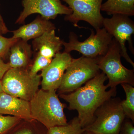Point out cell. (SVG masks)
Segmentation results:
<instances>
[{
  "instance_id": "6da1fadb",
  "label": "cell",
  "mask_w": 134,
  "mask_h": 134,
  "mask_svg": "<svg viewBox=\"0 0 134 134\" xmlns=\"http://www.w3.org/2000/svg\"><path fill=\"white\" fill-rule=\"evenodd\" d=\"M107 77L103 72L86 82L85 85L68 94H60V97L69 103L70 110H76L82 128L91 125L95 119L96 110L107 100L114 97L117 88L104 85Z\"/></svg>"
},
{
  "instance_id": "7a4b0ae2",
  "label": "cell",
  "mask_w": 134,
  "mask_h": 134,
  "mask_svg": "<svg viewBox=\"0 0 134 134\" xmlns=\"http://www.w3.org/2000/svg\"><path fill=\"white\" fill-rule=\"evenodd\" d=\"M56 91L40 90L30 101L32 119L47 129L68 124L64 112L65 104L60 102Z\"/></svg>"
},
{
  "instance_id": "3957f363",
  "label": "cell",
  "mask_w": 134,
  "mask_h": 134,
  "mask_svg": "<svg viewBox=\"0 0 134 134\" xmlns=\"http://www.w3.org/2000/svg\"><path fill=\"white\" fill-rule=\"evenodd\" d=\"M41 75H32L25 68H10L2 79L5 93L30 102L38 91Z\"/></svg>"
},
{
  "instance_id": "277c9868",
  "label": "cell",
  "mask_w": 134,
  "mask_h": 134,
  "mask_svg": "<svg viewBox=\"0 0 134 134\" xmlns=\"http://www.w3.org/2000/svg\"><path fill=\"white\" fill-rule=\"evenodd\" d=\"M121 57L119 44L113 38L105 54L98 59L99 68L108 79V88H115L123 83L134 86V69L125 68L122 65Z\"/></svg>"
},
{
  "instance_id": "5b68a950",
  "label": "cell",
  "mask_w": 134,
  "mask_h": 134,
  "mask_svg": "<svg viewBox=\"0 0 134 134\" xmlns=\"http://www.w3.org/2000/svg\"><path fill=\"white\" fill-rule=\"evenodd\" d=\"M121 101L112 97L103 103L96 110L93 122L84 130L93 134H119L126 117Z\"/></svg>"
},
{
  "instance_id": "8992f818",
  "label": "cell",
  "mask_w": 134,
  "mask_h": 134,
  "mask_svg": "<svg viewBox=\"0 0 134 134\" xmlns=\"http://www.w3.org/2000/svg\"><path fill=\"white\" fill-rule=\"evenodd\" d=\"M98 59L99 57L90 58L83 55L77 59L73 58L63 75L58 88L59 93L74 91L99 74Z\"/></svg>"
},
{
  "instance_id": "52a82bcc",
  "label": "cell",
  "mask_w": 134,
  "mask_h": 134,
  "mask_svg": "<svg viewBox=\"0 0 134 134\" xmlns=\"http://www.w3.org/2000/svg\"><path fill=\"white\" fill-rule=\"evenodd\" d=\"M95 33L91 30L90 36L83 41H79L76 34L70 32L69 41H63V45L65 47L64 52L70 53L76 51L87 58H96L103 56L108 51L109 46L113 37L104 28L96 30Z\"/></svg>"
},
{
  "instance_id": "ba28073f",
  "label": "cell",
  "mask_w": 134,
  "mask_h": 134,
  "mask_svg": "<svg viewBox=\"0 0 134 134\" xmlns=\"http://www.w3.org/2000/svg\"><path fill=\"white\" fill-rule=\"evenodd\" d=\"M111 18H104L103 28L119 43L121 55L134 68V63L128 54L126 46L127 41L130 50L134 53L132 36L134 33V23L128 16L121 14L112 15Z\"/></svg>"
},
{
  "instance_id": "9c48e42d",
  "label": "cell",
  "mask_w": 134,
  "mask_h": 134,
  "mask_svg": "<svg viewBox=\"0 0 134 134\" xmlns=\"http://www.w3.org/2000/svg\"><path fill=\"white\" fill-rule=\"evenodd\" d=\"M69 5L72 13L66 15L65 19L72 23L75 27L81 21L88 23L96 30L103 26L104 18L101 13L103 0H63Z\"/></svg>"
},
{
  "instance_id": "30bf717a",
  "label": "cell",
  "mask_w": 134,
  "mask_h": 134,
  "mask_svg": "<svg viewBox=\"0 0 134 134\" xmlns=\"http://www.w3.org/2000/svg\"><path fill=\"white\" fill-rule=\"evenodd\" d=\"M23 11L16 24H21L30 15L38 14L46 20L55 19L58 15L71 14V9L63 5L61 0H23Z\"/></svg>"
},
{
  "instance_id": "8fae6325",
  "label": "cell",
  "mask_w": 134,
  "mask_h": 134,
  "mask_svg": "<svg viewBox=\"0 0 134 134\" xmlns=\"http://www.w3.org/2000/svg\"><path fill=\"white\" fill-rule=\"evenodd\" d=\"M72 59L69 53L63 52L56 54L50 64L41 70L42 90H56L59 88L64 73Z\"/></svg>"
},
{
  "instance_id": "7c38bea8",
  "label": "cell",
  "mask_w": 134,
  "mask_h": 134,
  "mask_svg": "<svg viewBox=\"0 0 134 134\" xmlns=\"http://www.w3.org/2000/svg\"><path fill=\"white\" fill-rule=\"evenodd\" d=\"M0 114L12 115L29 121L33 120L29 101L4 92L0 95Z\"/></svg>"
},
{
  "instance_id": "4fadbf2b",
  "label": "cell",
  "mask_w": 134,
  "mask_h": 134,
  "mask_svg": "<svg viewBox=\"0 0 134 134\" xmlns=\"http://www.w3.org/2000/svg\"><path fill=\"white\" fill-rule=\"evenodd\" d=\"M33 50L37 52V56L52 60L56 54L62 48L63 40L56 36L55 30L47 31L34 39Z\"/></svg>"
},
{
  "instance_id": "5bb4252c",
  "label": "cell",
  "mask_w": 134,
  "mask_h": 134,
  "mask_svg": "<svg viewBox=\"0 0 134 134\" xmlns=\"http://www.w3.org/2000/svg\"><path fill=\"white\" fill-rule=\"evenodd\" d=\"M55 30V25L49 20L38 15L31 23L24 25L19 29L13 31L14 38L21 39L27 42L37 38L47 31Z\"/></svg>"
},
{
  "instance_id": "9a60e30c",
  "label": "cell",
  "mask_w": 134,
  "mask_h": 134,
  "mask_svg": "<svg viewBox=\"0 0 134 134\" xmlns=\"http://www.w3.org/2000/svg\"><path fill=\"white\" fill-rule=\"evenodd\" d=\"M9 65L11 68H25L32 54L31 45L18 39L10 49Z\"/></svg>"
},
{
  "instance_id": "2e32d148",
  "label": "cell",
  "mask_w": 134,
  "mask_h": 134,
  "mask_svg": "<svg viewBox=\"0 0 134 134\" xmlns=\"http://www.w3.org/2000/svg\"><path fill=\"white\" fill-rule=\"evenodd\" d=\"M101 10L108 15H134V0H107L102 4Z\"/></svg>"
},
{
  "instance_id": "e0dca14e",
  "label": "cell",
  "mask_w": 134,
  "mask_h": 134,
  "mask_svg": "<svg viewBox=\"0 0 134 134\" xmlns=\"http://www.w3.org/2000/svg\"><path fill=\"white\" fill-rule=\"evenodd\" d=\"M126 95L125 100H121V105L126 117L134 122V88L129 84H121Z\"/></svg>"
},
{
  "instance_id": "ac0fdd59",
  "label": "cell",
  "mask_w": 134,
  "mask_h": 134,
  "mask_svg": "<svg viewBox=\"0 0 134 134\" xmlns=\"http://www.w3.org/2000/svg\"><path fill=\"white\" fill-rule=\"evenodd\" d=\"M84 131L79 119L76 117L68 125L50 128L47 132L48 134H82Z\"/></svg>"
},
{
  "instance_id": "d6986e66",
  "label": "cell",
  "mask_w": 134,
  "mask_h": 134,
  "mask_svg": "<svg viewBox=\"0 0 134 134\" xmlns=\"http://www.w3.org/2000/svg\"><path fill=\"white\" fill-rule=\"evenodd\" d=\"M21 119L14 116H4L0 114V134H4L20 122Z\"/></svg>"
},
{
  "instance_id": "ffe728a7",
  "label": "cell",
  "mask_w": 134,
  "mask_h": 134,
  "mask_svg": "<svg viewBox=\"0 0 134 134\" xmlns=\"http://www.w3.org/2000/svg\"><path fill=\"white\" fill-rule=\"evenodd\" d=\"M18 39L5 37L0 35V57L3 59L9 53L10 49L11 46Z\"/></svg>"
},
{
  "instance_id": "44dd1931",
  "label": "cell",
  "mask_w": 134,
  "mask_h": 134,
  "mask_svg": "<svg viewBox=\"0 0 134 134\" xmlns=\"http://www.w3.org/2000/svg\"><path fill=\"white\" fill-rule=\"evenodd\" d=\"M52 60L40 56H36L33 65L31 68L30 73L32 75H36L40 70L47 67Z\"/></svg>"
},
{
  "instance_id": "7402d4cb",
  "label": "cell",
  "mask_w": 134,
  "mask_h": 134,
  "mask_svg": "<svg viewBox=\"0 0 134 134\" xmlns=\"http://www.w3.org/2000/svg\"><path fill=\"white\" fill-rule=\"evenodd\" d=\"M133 124L131 120L125 119L121 127L119 134H134Z\"/></svg>"
},
{
  "instance_id": "603a6c76",
  "label": "cell",
  "mask_w": 134,
  "mask_h": 134,
  "mask_svg": "<svg viewBox=\"0 0 134 134\" xmlns=\"http://www.w3.org/2000/svg\"><path fill=\"white\" fill-rule=\"evenodd\" d=\"M10 68L9 63H5L2 58L0 57V81H1L6 72Z\"/></svg>"
},
{
  "instance_id": "cb8c5ba5",
  "label": "cell",
  "mask_w": 134,
  "mask_h": 134,
  "mask_svg": "<svg viewBox=\"0 0 134 134\" xmlns=\"http://www.w3.org/2000/svg\"><path fill=\"white\" fill-rule=\"evenodd\" d=\"M14 134H35L31 129L29 128H24L18 130Z\"/></svg>"
},
{
  "instance_id": "d4e9b609",
  "label": "cell",
  "mask_w": 134,
  "mask_h": 134,
  "mask_svg": "<svg viewBox=\"0 0 134 134\" xmlns=\"http://www.w3.org/2000/svg\"><path fill=\"white\" fill-rule=\"evenodd\" d=\"M9 31L8 30L5 24H3L1 22H0V35L5 34L8 33Z\"/></svg>"
},
{
  "instance_id": "484cf974",
  "label": "cell",
  "mask_w": 134,
  "mask_h": 134,
  "mask_svg": "<svg viewBox=\"0 0 134 134\" xmlns=\"http://www.w3.org/2000/svg\"><path fill=\"white\" fill-rule=\"evenodd\" d=\"M3 92V88L2 86V85L1 81H0V95Z\"/></svg>"
},
{
  "instance_id": "4316f807",
  "label": "cell",
  "mask_w": 134,
  "mask_h": 134,
  "mask_svg": "<svg viewBox=\"0 0 134 134\" xmlns=\"http://www.w3.org/2000/svg\"><path fill=\"white\" fill-rule=\"evenodd\" d=\"M0 22H1L3 24H5L3 19L2 16L1 15V13H0Z\"/></svg>"
},
{
  "instance_id": "83f0119b",
  "label": "cell",
  "mask_w": 134,
  "mask_h": 134,
  "mask_svg": "<svg viewBox=\"0 0 134 134\" xmlns=\"http://www.w3.org/2000/svg\"><path fill=\"white\" fill-rule=\"evenodd\" d=\"M82 134H93L90 133V132H88V131L85 130L84 132H83Z\"/></svg>"
}]
</instances>
